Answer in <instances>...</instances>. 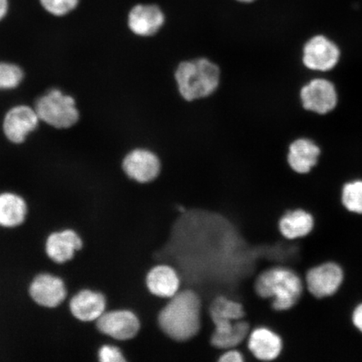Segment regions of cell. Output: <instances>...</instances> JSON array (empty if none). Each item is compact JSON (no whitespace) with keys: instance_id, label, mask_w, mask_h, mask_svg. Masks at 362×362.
I'll list each match as a JSON object with an SVG mask.
<instances>
[{"instance_id":"obj_9","label":"cell","mask_w":362,"mask_h":362,"mask_svg":"<svg viewBox=\"0 0 362 362\" xmlns=\"http://www.w3.org/2000/svg\"><path fill=\"white\" fill-rule=\"evenodd\" d=\"M166 21L165 13L156 4H137L128 15V26L132 33L149 37L160 31Z\"/></svg>"},{"instance_id":"obj_15","label":"cell","mask_w":362,"mask_h":362,"mask_svg":"<svg viewBox=\"0 0 362 362\" xmlns=\"http://www.w3.org/2000/svg\"><path fill=\"white\" fill-rule=\"evenodd\" d=\"M251 330V325L246 319L235 321L228 328L214 329L210 337V345L220 354L226 350H240L242 348L246 361H250L252 357L247 351L246 343Z\"/></svg>"},{"instance_id":"obj_10","label":"cell","mask_w":362,"mask_h":362,"mask_svg":"<svg viewBox=\"0 0 362 362\" xmlns=\"http://www.w3.org/2000/svg\"><path fill=\"white\" fill-rule=\"evenodd\" d=\"M339 51L336 45L323 35L308 40L303 49V62L310 70L329 71L336 66Z\"/></svg>"},{"instance_id":"obj_19","label":"cell","mask_w":362,"mask_h":362,"mask_svg":"<svg viewBox=\"0 0 362 362\" xmlns=\"http://www.w3.org/2000/svg\"><path fill=\"white\" fill-rule=\"evenodd\" d=\"M320 155V148L312 140L298 139L289 146L288 164L296 173L305 175L317 165Z\"/></svg>"},{"instance_id":"obj_28","label":"cell","mask_w":362,"mask_h":362,"mask_svg":"<svg viewBox=\"0 0 362 362\" xmlns=\"http://www.w3.org/2000/svg\"><path fill=\"white\" fill-rule=\"evenodd\" d=\"M235 1L240 4H249L255 3V1H257V0H235Z\"/></svg>"},{"instance_id":"obj_22","label":"cell","mask_w":362,"mask_h":362,"mask_svg":"<svg viewBox=\"0 0 362 362\" xmlns=\"http://www.w3.org/2000/svg\"><path fill=\"white\" fill-rule=\"evenodd\" d=\"M24 78L20 66L11 63L0 62V90L16 88Z\"/></svg>"},{"instance_id":"obj_16","label":"cell","mask_w":362,"mask_h":362,"mask_svg":"<svg viewBox=\"0 0 362 362\" xmlns=\"http://www.w3.org/2000/svg\"><path fill=\"white\" fill-rule=\"evenodd\" d=\"M315 217L306 208L287 210L280 217L279 230L283 238L291 241L309 237L315 228Z\"/></svg>"},{"instance_id":"obj_14","label":"cell","mask_w":362,"mask_h":362,"mask_svg":"<svg viewBox=\"0 0 362 362\" xmlns=\"http://www.w3.org/2000/svg\"><path fill=\"white\" fill-rule=\"evenodd\" d=\"M29 292L36 304L49 309L62 304L67 293L64 281L49 274L36 276L30 285Z\"/></svg>"},{"instance_id":"obj_26","label":"cell","mask_w":362,"mask_h":362,"mask_svg":"<svg viewBox=\"0 0 362 362\" xmlns=\"http://www.w3.org/2000/svg\"><path fill=\"white\" fill-rule=\"evenodd\" d=\"M351 320L353 327L362 334V302L357 304L352 310Z\"/></svg>"},{"instance_id":"obj_20","label":"cell","mask_w":362,"mask_h":362,"mask_svg":"<svg viewBox=\"0 0 362 362\" xmlns=\"http://www.w3.org/2000/svg\"><path fill=\"white\" fill-rule=\"evenodd\" d=\"M27 205L24 199L13 193L0 194V226L13 228L24 223Z\"/></svg>"},{"instance_id":"obj_6","label":"cell","mask_w":362,"mask_h":362,"mask_svg":"<svg viewBox=\"0 0 362 362\" xmlns=\"http://www.w3.org/2000/svg\"><path fill=\"white\" fill-rule=\"evenodd\" d=\"M101 333L117 341H127L134 339L142 327L141 320L134 311L117 310L104 312L97 320Z\"/></svg>"},{"instance_id":"obj_25","label":"cell","mask_w":362,"mask_h":362,"mask_svg":"<svg viewBox=\"0 0 362 362\" xmlns=\"http://www.w3.org/2000/svg\"><path fill=\"white\" fill-rule=\"evenodd\" d=\"M246 361L245 356L241 350L229 349L223 351L219 356L217 362H244Z\"/></svg>"},{"instance_id":"obj_5","label":"cell","mask_w":362,"mask_h":362,"mask_svg":"<svg viewBox=\"0 0 362 362\" xmlns=\"http://www.w3.org/2000/svg\"><path fill=\"white\" fill-rule=\"evenodd\" d=\"M305 289L318 300L337 294L345 281V271L334 261L321 262L311 267L304 275Z\"/></svg>"},{"instance_id":"obj_21","label":"cell","mask_w":362,"mask_h":362,"mask_svg":"<svg viewBox=\"0 0 362 362\" xmlns=\"http://www.w3.org/2000/svg\"><path fill=\"white\" fill-rule=\"evenodd\" d=\"M341 202L350 214L362 215V180L350 181L343 185Z\"/></svg>"},{"instance_id":"obj_4","label":"cell","mask_w":362,"mask_h":362,"mask_svg":"<svg viewBox=\"0 0 362 362\" xmlns=\"http://www.w3.org/2000/svg\"><path fill=\"white\" fill-rule=\"evenodd\" d=\"M40 120L57 129H68L79 119L74 98L58 89L49 90L35 103Z\"/></svg>"},{"instance_id":"obj_12","label":"cell","mask_w":362,"mask_h":362,"mask_svg":"<svg viewBox=\"0 0 362 362\" xmlns=\"http://www.w3.org/2000/svg\"><path fill=\"white\" fill-rule=\"evenodd\" d=\"M300 98L305 110L319 115H325L333 110L337 103L334 85L325 79L311 81L303 87Z\"/></svg>"},{"instance_id":"obj_27","label":"cell","mask_w":362,"mask_h":362,"mask_svg":"<svg viewBox=\"0 0 362 362\" xmlns=\"http://www.w3.org/2000/svg\"><path fill=\"white\" fill-rule=\"evenodd\" d=\"M10 8V0H0V21L6 17Z\"/></svg>"},{"instance_id":"obj_8","label":"cell","mask_w":362,"mask_h":362,"mask_svg":"<svg viewBox=\"0 0 362 362\" xmlns=\"http://www.w3.org/2000/svg\"><path fill=\"white\" fill-rule=\"evenodd\" d=\"M246 346L252 359L261 361H278L284 350V339L278 332L267 327L251 330Z\"/></svg>"},{"instance_id":"obj_11","label":"cell","mask_w":362,"mask_h":362,"mask_svg":"<svg viewBox=\"0 0 362 362\" xmlns=\"http://www.w3.org/2000/svg\"><path fill=\"white\" fill-rule=\"evenodd\" d=\"M181 278L177 269L168 264H158L147 272L146 287L151 296L169 300L181 289Z\"/></svg>"},{"instance_id":"obj_18","label":"cell","mask_w":362,"mask_h":362,"mask_svg":"<svg viewBox=\"0 0 362 362\" xmlns=\"http://www.w3.org/2000/svg\"><path fill=\"white\" fill-rule=\"evenodd\" d=\"M107 301L103 293L83 289L72 297L70 310L76 320L83 322L98 320L106 311Z\"/></svg>"},{"instance_id":"obj_7","label":"cell","mask_w":362,"mask_h":362,"mask_svg":"<svg viewBox=\"0 0 362 362\" xmlns=\"http://www.w3.org/2000/svg\"><path fill=\"white\" fill-rule=\"evenodd\" d=\"M123 170L131 180L139 184H148L160 176L162 165L155 153L146 148H136L125 156Z\"/></svg>"},{"instance_id":"obj_17","label":"cell","mask_w":362,"mask_h":362,"mask_svg":"<svg viewBox=\"0 0 362 362\" xmlns=\"http://www.w3.org/2000/svg\"><path fill=\"white\" fill-rule=\"evenodd\" d=\"M83 247V240L71 229L49 235L45 243L47 256L57 264H64L74 259L76 252Z\"/></svg>"},{"instance_id":"obj_23","label":"cell","mask_w":362,"mask_h":362,"mask_svg":"<svg viewBox=\"0 0 362 362\" xmlns=\"http://www.w3.org/2000/svg\"><path fill=\"white\" fill-rule=\"evenodd\" d=\"M45 11L57 17L67 16L78 7L81 0H39Z\"/></svg>"},{"instance_id":"obj_2","label":"cell","mask_w":362,"mask_h":362,"mask_svg":"<svg viewBox=\"0 0 362 362\" xmlns=\"http://www.w3.org/2000/svg\"><path fill=\"white\" fill-rule=\"evenodd\" d=\"M255 291L261 300L269 302L272 310L280 313L292 310L302 300L305 280L298 272L287 266H272L255 279Z\"/></svg>"},{"instance_id":"obj_24","label":"cell","mask_w":362,"mask_h":362,"mask_svg":"<svg viewBox=\"0 0 362 362\" xmlns=\"http://www.w3.org/2000/svg\"><path fill=\"white\" fill-rule=\"evenodd\" d=\"M98 359L102 362H124L126 361L123 352L119 347L105 345L98 351Z\"/></svg>"},{"instance_id":"obj_3","label":"cell","mask_w":362,"mask_h":362,"mask_svg":"<svg viewBox=\"0 0 362 362\" xmlns=\"http://www.w3.org/2000/svg\"><path fill=\"white\" fill-rule=\"evenodd\" d=\"M179 93L185 101L192 102L210 97L218 88L221 71L207 58L180 62L175 72Z\"/></svg>"},{"instance_id":"obj_1","label":"cell","mask_w":362,"mask_h":362,"mask_svg":"<svg viewBox=\"0 0 362 362\" xmlns=\"http://www.w3.org/2000/svg\"><path fill=\"white\" fill-rule=\"evenodd\" d=\"M203 320L201 294L192 288H181L163 305L157 315L158 329L175 343L192 341L200 334Z\"/></svg>"},{"instance_id":"obj_13","label":"cell","mask_w":362,"mask_h":362,"mask_svg":"<svg viewBox=\"0 0 362 362\" xmlns=\"http://www.w3.org/2000/svg\"><path fill=\"white\" fill-rule=\"evenodd\" d=\"M39 117L35 108L21 105L11 108L4 117L3 129L13 144H21L27 136L37 128Z\"/></svg>"}]
</instances>
